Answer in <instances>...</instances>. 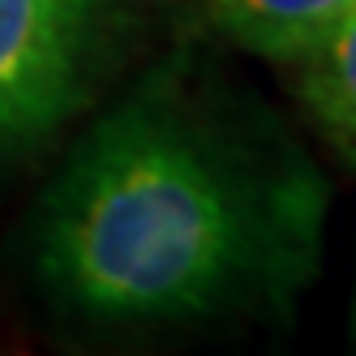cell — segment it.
I'll list each match as a JSON object with an SVG mask.
<instances>
[{"instance_id": "cell-3", "label": "cell", "mask_w": 356, "mask_h": 356, "mask_svg": "<svg viewBox=\"0 0 356 356\" xmlns=\"http://www.w3.org/2000/svg\"><path fill=\"white\" fill-rule=\"evenodd\" d=\"M356 0H207L211 22L266 60H300L339 26Z\"/></svg>"}, {"instance_id": "cell-2", "label": "cell", "mask_w": 356, "mask_h": 356, "mask_svg": "<svg viewBox=\"0 0 356 356\" xmlns=\"http://www.w3.org/2000/svg\"><path fill=\"white\" fill-rule=\"evenodd\" d=\"M124 26L129 0H0V150L78 116Z\"/></svg>"}, {"instance_id": "cell-4", "label": "cell", "mask_w": 356, "mask_h": 356, "mask_svg": "<svg viewBox=\"0 0 356 356\" xmlns=\"http://www.w3.org/2000/svg\"><path fill=\"white\" fill-rule=\"evenodd\" d=\"M296 65H305L300 69L305 104L330 129V138L356 155V5Z\"/></svg>"}, {"instance_id": "cell-1", "label": "cell", "mask_w": 356, "mask_h": 356, "mask_svg": "<svg viewBox=\"0 0 356 356\" xmlns=\"http://www.w3.org/2000/svg\"><path fill=\"white\" fill-rule=\"evenodd\" d=\"M326 189L288 146L159 65L43 193L35 270L95 322H197L284 305L322 253Z\"/></svg>"}]
</instances>
